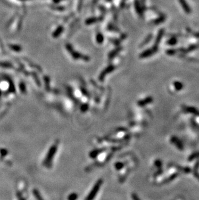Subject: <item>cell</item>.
<instances>
[{
    "instance_id": "cell-21",
    "label": "cell",
    "mask_w": 199,
    "mask_h": 200,
    "mask_svg": "<svg viewBox=\"0 0 199 200\" xmlns=\"http://www.w3.org/2000/svg\"><path fill=\"white\" fill-rule=\"evenodd\" d=\"M132 199L133 200H140L139 198L138 197V196H136V194H132Z\"/></svg>"
},
{
    "instance_id": "cell-4",
    "label": "cell",
    "mask_w": 199,
    "mask_h": 200,
    "mask_svg": "<svg viewBox=\"0 0 199 200\" xmlns=\"http://www.w3.org/2000/svg\"><path fill=\"white\" fill-rule=\"evenodd\" d=\"M115 70V66L113 65H110L107 67L105 70H104L102 72L100 73V75H99V77H98L99 80L101 81V82H102V81H103V80L105 79V76L107 75V74L111 73Z\"/></svg>"
},
{
    "instance_id": "cell-7",
    "label": "cell",
    "mask_w": 199,
    "mask_h": 200,
    "mask_svg": "<svg viewBox=\"0 0 199 200\" xmlns=\"http://www.w3.org/2000/svg\"><path fill=\"white\" fill-rule=\"evenodd\" d=\"M100 20L99 18H94L93 17V18L87 19V20L85 21V23H86L87 25H91V24H92V23L97 22V21H98Z\"/></svg>"
},
{
    "instance_id": "cell-17",
    "label": "cell",
    "mask_w": 199,
    "mask_h": 200,
    "mask_svg": "<svg viewBox=\"0 0 199 200\" xmlns=\"http://www.w3.org/2000/svg\"><path fill=\"white\" fill-rule=\"evenodd\" d=\"M107 28L109 29V30H114V31H118V28H116L115 26H113L112 24H110V25H108V27Z\"/></svg>"
},
{
    "instance_id": "cell-12",
    "label": "cell",
    "mask_w": 199,
    "mask_h": 200,
    "mask_svg": "<svg viewBox=\"0 0 199 200\" xmlns=\"http://www.w3.org/2000/svg\"><path fill=\"white\" fill-rule=\"evenodd\" d=\"M32 76H33V78H34V80L36 81V83L38 85H40V80L39 79V78L38 77V75H36V73H32Z\"/></svg>"
},
{
    "instance_id": "cell-10",
    "label": "cell",
    "mask_w": 199,
    "mask_h": 200,
    "mask_svg": "<svg viewBox=\"0 0 199 200\" xmlns=\"http://www.w3.org/2000/svg\"><path fill=\"white\" fill-rule=\"evenodd\" d=\"M96 42H97V43H98V44H101V43H102L104 40V37L101 33L99 32L96 35Z\"/></svg>"
},
{
    "instance_id": "cell-5",
    "label": "cell",
    "mask_w": 199,
    "mask_h": 200,
    "mask_svg": "<svg viewBox=\"0 0 199 200\" xmlns=\"http://www.w3.org/2000/svg\"><path fill=\"white\" fill-rule=\"evenodd\" d=\"M63 29H64L63 27H62V26H59V27L55 30V31L53 33V37L58 38L60 36V34L63 32Z\"/></svg>"
},
{
    "instance_id": "cell-23",
    "label": "cell",
    "mask_w": 199,
    "mask_h": 200,
    "mask_svg": "<svg viewBox=\"0 0 199 200\" xmlns=\"http://www.w3.org/2000/svg\"><path fill=\"white\" fill-rule=\"evenodd\" d=\"M20 200H25V198H21Z\"/></svg>"
},
{
    "instance_id": "cell-22",
    "label": "cell",
    "mask_w": 199,
    "mask_h": 200,
    "mask_svg": "<svg viewBox=\"0 0 199 200\" xmlns=\"http://www.w3.org/2000/svg\"><path fill=\"white\" fill-rule=\"evenodd\" d=\"M53 1L54 3H60L61 1H64V0H53Z\"/></svg>"
},
{
    "instance_id": "cell-20",
    "label": "cell",
    "mask_w": 199,
    "mask_h": 200,
    "mask_svg": "<svg viewBox=\"0 0 199 200\" xmlns=\"http://www.w3.org/2000/svg\"><path fill=\"white\" fill-rule=\"evenodd\" d=\"M0 153L2 154V156H5L7 154V151L6 150H1L0 151Z\"/></svg>"
},
{
    "instance_id": "cell-13",
    "label": "cell",
    "mask_w": 199,
    "mask_h": 200,
    "mask_svg": "<svg viewBox=\"0 0 199 200\" xmlns=\"http://www.w3.org/2000/svg\"><path fill=\"white\" fill-rule=\"evenodd\" d=\"M52 9H54V10H57V11H63L65 10V8H64L63 7H61V6H52Z\"/></svg>"
},
{
    "instance_id": "cell-1",
    "label": "cell",
    "mask_w": 199,
    "mask_h": 200,
    "mask_svg": "<svg viewBox=\"0 0 199 200\" xmlns=\"http://www.w3.org/2000/svg\"><path fill=\"white\" fill-rule=\"evenodd\" d=\"M65 47L66 49H67V51L71 54V55L72 56V58L75 59V60H82L85 62H89L90 60V58L89 56L84 55V54L76 51L70 44H66Z\"/></svg>"
},
{
    "instance_id": "cell-16",
    "label": "cell",
    "mask_w": 199,
    "mask_h": 200,
    "mask_svg": "<svg viewBox=\"0 0 199 200\" xmlns=\"http://www.w3.org/2000/svg\"><path fill=\"white\" fill-rule=\"evenodd\" d=\"M44 80H45V84H46V88L47 89L48 88V89H49V78L47 77V76H45Z\"/></svg>"
},
{
    "instance_id": "cell-14",
    "label": "cell",
    "mask_w": 199,
    "mask_h": 200,
    "mask_svg": "<svg viewBox=\"0 0 199 200\" xmlns=\"http://www.w3.org/2000/svg\"><path fill=\"white\" fill-rule=\"evenodd\" d=\"M20 90L21 91V92L23 93H25V91H26V87H25V84L23 82H21L20 85Z\"/></svg>"
},
{
    "instance_id": "cell-19",
    "label": "cell",
    "mask_w": 199,
    "mask_h": 200,
    "mask_svg": "<svg viewBox=\"0 0 199 200\" xmlns=\"http://www.w3.org/2000/svg\"><path fill=\"white\" fill-rule=\"evenodd\" d=\"M122 165V163H117V165H115V167L117 169H118V170H119V169H120L122 167V165Z\"/></svg>"
},
{
    "instance_id": "cell-15",
    "label": "cell",
    "mask_w": 199,
    "mask_h": 200,
    "mask_svg": "<svg viewBox=\"0 0 199 200\" xmlns=\"http://www.w3.org/2000/svg\"><path fill=\"white\" fill-rule=\"evenodd\" d=\"M100 151H99V150L92 151L91 153V155H90V156H91V158H95V157L98 156V153H100Z\"/></svg>"
},
{
    "instance_id": "cell-18",
    "label": "cell",
    "mask_w": 199,
    "mask_h": 200,
    "mask_svg": "<svg viewBox=\"0 0 199 200\" xmlns=\"http://www.w3.org/2000/svg\"><path fill=\"white\" fill-rule=\"evenodd\" d=\"M11 47L12 49H13L15 51H20V50L21 49V47L20 46H11Z\"/></svg>"
},
{
    "instance_id": "cell-3",
    "label": "cell",
    "mask_w": 199,
    "mask_h": 200,
    "mask_svg": "<svg viewBox=\"0 0 199 200\" xmlns=\"http://www.w3.org/2000/svg\"><path fill=\"white\" fill-rule=\"evenodd\" d=\"M57 150V145L54 144L53 146H52L50 148L49 150L47 153V155L46 156L45 159L43 161V165L46 166H49L51 165V164L52 163V161L54 158V156H55V154Z\"/></svg>"
},
{
    "instance_id": "cell-2",
    "label": "cell",
    "mask_w": 199,
    "mask_h": 200,
    "mask_svg": "<svg viewBox=\"0 0 199 200\" xmlns=\"http://www.w3.org/2000/svg\"><path fill=\"white\" fill-rule=\"evenodd\" d=\"M102 183H103L102 179H100L97 181L95 184H94V187H92V189H91L90 193L88 194V196H87L86 198H85V200H93L94 198H95L97 194H98L100 189Z\"/></svg>"
},
{
    "instance_id": "cell-9",
    "label": "cell",
    "mask_w": 199,
    "mask_h": 200,
    "mask_svg": "<svg viewBox=\"0 0 199 200\" xmlns=\"http://www.w3.org/2000/svg\"><path fill=\"white\" fill-rule=\"evenodd\" d=\"M33 194H34L35 198L36 199V200H44L38 190L34 189L33 190Z\"/></svg>"
},
{
    "instance_id": "cell-11",
    "label": "cell",
    "mask_w": 199,
    "mask_h": 200,
    "mask_svg": "<svg viewBox=\"0 0 199 200\" xmlns=\"http://www.w3.org/2000/svg\"><path fill=\"white\" fill-rule=\"evenodd\" d=\"M78 194L76 193H72L68 196L67 199L68 200H76L78 199Z\"/></svg>"
},
{
    "instance_id": "cell-6",
    "label": "cell",
    "mask_w": 199,
    "mask_h": 200,
    "mask_svg": "<svg viewBox=\"0 0 199 200\" xmlns=\"http://www.w3.org/2000/svg\"><path fill=\"white\" fill-rule=\"evenodd\" d=\"M121 49H122L121 47H117V49H115V50H113V51H111L109 54V58L113 59V58H115V56H116V55L118 54Z\"/></svg>"
},
{
    "instance_id": "cell-8",
    "label": "cell",
    "mask_w": 199,
    "mask_h": 200,
    "mask_svg": "<svg viewBox=\"0 0 199 200\" xmlns=\"http://www.w3.org/2000/svg\"><path fill=\"white\" fill-rule=\"evenodd\" d=\"M26 62H27V63H28V64H29V65L30 66V67H32V68H33L36 69V70L40 71V72H41V71H42V68H40V67L39 66H38V65H36V64H34V63H33L32 62H31V61L28 60V59H26Z\"/></svg>"
}]
</instances>
